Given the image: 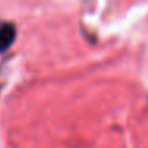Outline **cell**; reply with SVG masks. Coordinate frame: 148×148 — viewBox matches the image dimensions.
Masks as SVG:
<instances>
[{
	"mask_svg": "<svg viewBox=\"0 0 148 148\" xmlns=\"http://www.w3.org/2000/svg\"><path fill=\"white\" fill-rule=\"evenodd\" d=\"M14 37H16V29H14L13 24L10 23L0 24V53L7 51L13 45Z\"/></svg>",
	"mask_w": 148,
	"mask_h": 148,
	"instance_id": "cell-1",
	"label": "cell"
}]
</instances>
